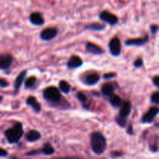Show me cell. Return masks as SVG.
<instances>
[{
  "label": "cell",
  "mask_w": 159,
  "mask_h": 159,
  "mask_svg": "<svg viewBox=\"0 0 159 159\" xmlns=\"http://www.w3.org/2000/svg\"><path fill=\"white\" fill-rule=\"evenodd\" d=\"M107 138L100 131H95L90 135V145L93 153L101 155L107 149Z\"/></svg>",
  "instance_id": "6da1fadb"
},
{
  "label": "cell",
  "mask_w": 159,
  "mask_h": 159,
  "mask_svg": "<svg viewBox=\"0 0 159 159\" xmlns=\"http://www.w3.org/2000/svg\"><path fill=\"white\" fill-rule=\"evenodd\" d=\"M24 134L23 126L21 122H16L11 128L5 131V136L8 143L10 144H17Z\"/></svg>",
  "instance_id": "7a4b0ae2"
},
{
  "label": "cell",
  "mask_w": 159,
  "mask_h": 159,
  "mask_svg": "<svg viewBox=\"0 0 159 159\" xmlns=\"http://www.w3.org/2000/svg\"><path fill=\"white\" fill-rule=\"evenodd\" d=\"M43 97L47 102L52 103L54 106L60 104L62 99L60 90L54 86H49L44 89L43 91Z\"/></svg>",
  "instance_id": "3957f363"
},
{
  "label": "cell",
  "mask_w": 159,
  "mask_h": 159,
  "mask_svg": "<svg viewBox=\"0 0 159 159\" xmlns=\"http://www.w3.org/2000/svg\"><path fill=\"white\" fill-rule=\"evenodd\" d=\"M82 83L88 86H93L99 83L100 80V75L96 71H87L81 76Z\"/></svg>",
  "instance_id": "277c9868"
},
{
  "label": "cell",
  "mask_w": 159,
  "mask_h": 159,
  "mask_svg": "<svg viewBox=\"0 0 159 159\" xmlns=\"http://www.w3.org/2000/svg\"><path fill=\"white\" fill-rule=\"evenodd\" d=\"M109 50L110 54L114 57H118L120 55L122 52V46H121V41L118 37H114L109 42Z\"/></svg>",
  "instance_id": "5b68a950"
},
{
  "label": "cell",
  "mask_w": 159,
  "mask_h": 159,
  "mask_svg": "<svg viewBox=\"0 0 159 159\" xmlns=\"http://www.w3.org/2000/svg\"><path fill=\"white\" fill-rule=\"evenodd\" d=\"M99 17L101 21L108 23L110 26H115L119 22V18L117 17V16L114 15V14L111 13L107 10L102 11L99 14Z\"/></svg>",
  "instance_id": "8992f818"
},
{
  "label": "cell",
  "mask_w": 159,
  "mask_h": 159,
  "mask_svg": "<svg viewBox=\"0 0 159 159\" xmlns=\"http://www.w3.org/2000/svg\"><path fill=\"white\" fill-rule=\"evenodd\" d=\"M159 113V109L158 107H152L149 108V110L143 115L141 117V123L142 124H152L156 116H158Z\"/></svg>",
  "instance_id": "52a82bcc"
},
{
  "label": "cell",
  "mask_w": 159,
  "mask_h": 159,
  "mask_svg": "<svg viewBox=\"0 0 159 159\" xmlns=\"http://www.w3.org/2000/svg\"><path fill=\"white\" fill-rule=\"evenodd\" d=\"M58 34V30L56 27H47L40 34V38L43 41H51Z\"/></svg>",
  "instance_id": "ba28073f"
},
{
  "label": "cell",
  "mask_w": 159,
  "mask_h": 159,
  "mask_svg": "<svg viewBox=\"0 0 159 159\" xmlns=\"http://www.w3.org/2000/svg\"><path fill=\"white\" fill-rule=\"evenodd\" d=\"M13 57L10 54H2L0 55V70H8L13 63Z\"/></svg>",
  "instance_id": "9c48e42d"
},
{
  "label": "cell",
  "mask_w": 159,
  "mask_h": 159,
  "mask_svg": "<svg viewBox=\"0 0 159 159\" xmlns=\"http://www.w3.org/2000/svg\"><path fill=\"white\" fill-rule=\"evenodd\" d=\"M149 40V36L145 34L144 37H139V38L129 39L125 41L126 46L129 47H141L144 46L145 43H147Z\"/></svg>",
  "instance_id": "30bf717a"
},
{
  "label": "cell",
  "mask_w": 159,
  "mask_h": 159,
  "mask_svg": "<svg viewBox=\"0 0 159 159\" xmlns=\"http://www.w3.org/2000/svg\"><path fill=\"white\" fill-rule=\"evenodd\" d=\"M131 103L129 101H124L122 103V105L120 107V110L119 113H118V116L121 118H124V119H127L130 116V113H131Z\"/></svg>",
  "instance_id": "8fae6325"
},
{
  "label": "cell",
  "mask_w": 159,
  "mask_h": 159,
  "mask_svg": "<svg viewBox=\"0 0 159 159\" xmlns=\"http://www.w3.org/2000/svg\"><path fill=\"white\" fill-rule=\"evenodd\" d=\"M85 51L93 55H102L105 53V51L102 48L92 42H87L85 44Z\"/></svg>",
  "instance_id": "7c38bea8"
},
{
  "label": "cell",
  "mask_w": 159,
  "mask_h": 159,
  "mask_svg": "<svg viewBox=\"0 0 159 159\" xmlns=\"http://www.w3.org/2000/svg\"><path fill=\"white\" fill-rule=\"evenodd\" d=\"M29 20L31 24L34 25V26H43L44 24V18H43V15L39 12H34L30 15Z\"/></svg>",
  "instance_id": "4fadbf2b"
},
{
  "label": "cell",
  "mask_w": 159,
  "mask_h": 159,
  "mask_svg": "<svg viewBox=\"0 0 159 159\" xmlns=\"http://www.w3.org/2000/svg\"><path fill=\"white\" fill-rule=\"evenodd\" d=\"M83 65V61L79 56L72 55L67 62V68L68 69H76Z\"/></svg>",
  "instance_id": "5bb4252c"
},
{
  "label": "cell",
  "mask_w": 159,
  "mask_h": 159,
  "mask_svg": "<svg viewBox=\"0 0 159 159\" xmlns=\"http://www.w3.org/2000/svg\"><path fill=\"white\" fill-rule=\"evenodd\" d=\"M26 105L31 107L35 113H40L41 111V105H40V102H38V100H37L35 96H28L26 100Z\"/></svg>",
  "instance_id": "9a60e30c"
},
{
  "label": "cell",
  "mask_w": 159,
  "mask_h": 159,
  "mask_svg": "<svg viewBox=\"0 0 159 159\" xmlns=\"http://www.w3.org/2000/svg\"><path fill=\"white\" fill-rule=\"evenodd\" d=\"M26 75H27V70H24V71H22L18 75V76L16 78L15 82H14V89H15V91H18L21 88L25 79H26Z\"/></svg>",
  "instance_id": "2e32d148"
},
{
  "label": "cell",
  "mask_w": 159,
  "mask_h": 159,
  "mask_svg": "<svg viewBox=\"0 0 159 159\" xmlns=\"http://www.w3.org/2000/svg\"><path fill=\"white\" fill-rule=\"evenodd\" d=\"M25 138L30 143H34L41 138V134L36 130H30L25 134Z\"/></svg>",
  "instance_id": "e0dca14e"
},
{
  "label": "cell",
  "mask_w": 159,
  "mask_h": 159,
  "mask_svg": "<svg viewBox=\"0 0 159 159\" xmlns=\"http://www.w3.org/2000/svg\"><path fill=\"white\" fill-rule=\"evenodd\" d=\"M100 91L102 96H106V97H110L111 95L114 93L115 87L111 83H105L102 85Z\"/></svg>",
  "instance_id": "ac0fdd59"
},
{
  "label": "cell",
  "mask_w": 159,
  "mask_h": 159,
  "mask_svg": "<svg viewBox=\"0 0 159 159\" xmlns=\"http://www.w3.org/2000/svg\"><path fill=\"white\" fill-rule=\"evenodd\" d=\"M37 82H38V80H37V78L36 76H30L27 79L26 78L24 82H23L25 89H34L37 85Z\"/></svg>",
  "instance_id": "d6986e66"
},
{
  "label": "cell",
  "mask_w": 159,
  "mask_h": 159,
  "mask_svg": "<svg viewBox=\"0 0 159 159\" xmlns=\"http://www.w3.org/2000/svg\"><path fill=\"white\" fill-rule=\"evenodd\" d=\"M55 150H54V148L52 147L51 144L49 142H47L43 144V148L40 149V155H46V156H50V155H54Z\"/></svg>",
  "instance_id": "ffe728a7"
},
{
  "label": "cell",
  "mask_w": 159,
  "mask_h": 159,
  "mask_svg": "<svg viewBox=\"0 0 159 159\" xmlns=\"http://www.w3.org/2000/svg\"><path fill=\"white\" fill-rule=\"evenodd\" d=\"M106 28V25L103 23H93L86 25L85 26V30H92V31H102Z\"/></svg>",
  "instance_id": "44dd1931"
},
{
  "label": "cell",
  "mask_w": 159,
  "mask_h": 159,
  "mask_svg": "<svg viewBox=\"0 0 159 159\" xmlns=\"http://www.w3.org/2000/svg\"><path fill=\"white\" fill-rule=\"evenodd\" d=\"M109 98H110V105L113 107H114V108H120V107L122 105L123 102H124L122 100V99L118 95L114 94V93L113 95H111Z\"/></svg>",
  "instance_id": "7402d4cb"
},
{
  "label": "cell",
  "mask_w": 159,
  "mask_h": 159,
  "mask_svg": "<svg viewBox=\"0 0 159 159\" xmlns=\"http://www.w3.org/2000/svg\"><path fill=\"white\" fill-rule=\"evenodd\" d=\"M58 89L60 90L61 93H65V94H68V93L71 92V85H70L67 81L61 80L59 82Z\"/></svg>",
  "instance_id": "603a6c76"
},
{
  "label": "cell",
  "mask_w": 159,
  "mask_h": 159,
  "mask_svg": "<svg viewBox=\"0 0 159 159\" xmlns=\"http://www.w3.org/2000/svg\"><path fill=\"white\" fill-rule=\"evenodd\" d=\"M76 98H77V99L79 102H82L84 109L89 108V103H87V102H88V98H87L86 95H85V93H82V92H78V93H76Z\"/></svg>",
  "instance_id": "cb8c5ba5"
},
{
  "label": "cell",
  "mask_w": 159,
  "mask_h": 159,
  "mask_svg": "<svg viewBox=\"0 0 159 159\" xmlns=\"http://www.w3.org/2000/svg\"><path fill=\"white\" fill-rule=\"evenodd\" d=\"M151 102L152 103L158 106L159 104V92L156 91L151 95Z\"/></svg>",
  "instance_id": "d4e9b609"
},
{
  "label": "cell",
  "mask_w": 159,
  "mask_h": 159,
  "mask_svg": "<svg viewBox=\"0 0 159 159\" xmlns=\"http://www.w3.org/2000/svg\"><path fill=\"white\" fill-rule=\"evenodd\" d=\"M115 121H116V124L120 126V127H125L127 126V119H124V118L120 117L119 116H116V118H115Z\"/></svg>",
  "instance_id": "484cf974"
},
{
  "label": "cell",
  "mask_w": 159,
  "mask_h": 159,
  "mask_svg": "<svg viewBox=\"0 0 159 159\" xmlns=\"http://www.w3.org/2000/svg\"><path fill=\"white\" fill-rule=\"evenodd\" d=\"M133 65H134V67L136 68H141V67L144 65V61H143V59L141 58V57H138V59H136V60L134 61Z\"/></svg>",
  "instance_id": "4316f807"
},
{
  "label": "cell",
  "mask_w": 159,
  "mask_h": 159,
  "mask_svg": "<svg viewBox=\"0 0 159 159\" xmlns=\"http://www.w3.org/2000/svg\"><path fill=\"white\" fill-rule=\"evenodd\" d=\"M116 76V74L115 72H108L103 75V79L105 80H110V79H113Z\"/></svg>",
  "instance_id": "83f0119b"
},
{
  "label": "cell",
  "mask_w": 159,
  "mask_h": 159,
  "mask_svg": "<svg viewBox=\"0 0 159 159\" xmlns=\"http://www.w3.org/2000/svg\"><path fill=\"white\" fill-rule=\"evenodd\" d=\"M158 26L157 24H152L150 26V31H151V34H152V35H155V34H156L157 33H158Z\"/></svg>",
  "instance_id": "f1b7e54d"
},
{
  "label": "cell",
  "mask_w": 159,
  "mask_h": 159,
  "mask_svg": "<svg viewBox=\"0 0 159 159\" xmlns=\"http://www.w3.org/2000/svg\"><path fill=\"white\" fill-rule=\"evenodd\" d=\"M9 82H8L7 80H6L5 79H2V78H0V87L2 88H6V87L9 86Z\"/></svg>",
  "instance_id": "f546056e"
},
{
  "label": "cell",
  "mask_w": 159,
  "mask_h": 159,
  "mask_svg": "<svg viewBox=\"0 0 159 159\" xmlns=\"http://www.w3.org/2000/svg\"><path fill=\"white\" fill-rule=\"evenodd\" d=\"M127 134L130 135V136H132V135L134 134V127H133V124H130L128 126H127Z\"/></svg>",
  "instance_id": "4dcf8cb0"
},
{
  "label": "cell",
  "mask_w": 159,
  "mask_h": 159,
  "mask_svg": "<svg viewBox=\"0 0 159 159\" xmlns=\"http://www.w3.org/2000/svg\"><path fill=\"white\" fill-rule=\"evenodd\" d=\"M152 82H153V85L156 87L157 89L159 88V76L156 75L152 79Z\"/></svg>",
  "instance_id": "1f68e13d"
},
{
  "label": "cell",
  "mask_w": 159,
  "mask_h": 159,
  "mask_svg": "<svg viewBox=\"0 0 159 159\" xmlns=\"http://www.w3.org/2000/svg\"><path fill=\"white\" fill-rule=\"evenodd\" d=\"M8 155H9V154H8L7 151L0 148V157H1V158H6V157L8 156Z\"/></svg>",
  "instance_id": "d6a6232c"
},
{
  "label": "cell",
  "mask_w": 159,
  "mask_h": 159,
  "mask_svg": "<svg viewBox=\"0 0 159 159\" xmlns=\"http://www.w3.org/2000/svg\"><path fill=\"white\" fill-rule=\"evenodd\" d=\"M111 155L113 157H121L123 156V152H113L111 153Z\"/></svg>",
  "instance_id": "836d02e7"
},
{
  "label": "cell",
  "mask_w": 159,
  "mask_h": 159,
  "mask_svg": "<svg viewBox=\"0 0 159 159\" xmlns=\"http://www.w3.org/2000/svg\"><path fill=\"white\" fill-rule=\"evenodd\" d=\"M2 99H3V97L2 96H0V103H1V102L2 101Z\"/></svg>",
  "instance_id": "e575fe53"
}]
</instances>
